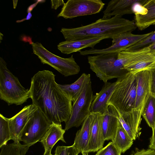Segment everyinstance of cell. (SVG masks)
I'll return each instance as SVG.
<instances>
[{
	"label": "cell",
	"instance_id": "1",
	"mask_svg": "<svg viewBox=\"0 0 155 155\" xmlns=\"http://www.w3.org/2000/svg\"><path fill=\"white\" fill-rule=\"evenodd\" d=\"M51 71H39L31 78L30 98L51 124L66 122L70 116L72 101L56 82Z\"/></svg>",
	"mask_w": 155,
	"mask_h": 155
},
{
	"label": "cell",
	"instance_id": "2",
	"mask_svg": "<svg viewBox=\"0 0 155 155\" xmlns=\"http://www.w3.org/2000/svg\"><path fill=\"white\" fill-rule=\"evenodd\" d=\"M135 22L116 15L107 19L100 18L85 26L71 28H62L61 32L66 41L104 37L113 39L119 35L135 30Z\"/></svg>",
	"mask_w": 155,
	"mask_h": 155
},
{
	"label": "cell",
	"instance_id": "3",
	"mask_svg": "<svg viewBox=\"0 0 155 155\" xmlns=\"http://www.w3.org/2000/svg\"><path fill=\"white\" fill-rule=\"evenodd\" d=\"M87 58L90 69L104 83L128 72L124 68L126 62L121 51L88 56Z\"/></svg>",
	"mask_w": 155,
	"mask_h": 155
},
{
	"label": "cell",
	"instance_id": "4",
	"mask_svg": "<svg viewBox=\"0 0 155 155\" xmlns=\"http://www.w3.org/2000/svg\"><path fill=\"white\" fill-rule=\"evenodd\" d=\"M109 101L120 114L135 108L137 82L135 74L128 72L117 78Z\"/></svg>",
	"mask_w": 155,
	"mask_h": 155
},
{
	"label": "cell",
	"instance_id": "5",
	"mask_svg": "<svg viewBox=\"0 0 155 155\" xmlns=\"http://www.w3.org/2000/svg\"><path fill=\"white\" fill-rule=\"evenodd\" d=\"M30 98L29 90L21 84L18 78L9 70L6 63L0 57V98L8 105H21Z\"/></svg>",
	"mask_w": 155,
	"mask_h": 155
},
{
	"label": "cell",
	"instance_id": "6",
	"mask_svg": "<svg viewBox=\"0 0 155 155\" xmlns=\"http://www.w3.org/2000/svg\"><path fill=\"white\" fill-rule=\"evenodd\" d=\"M31 45L34 54L42 64L51 66L65 77L75 75L80 72V67L73 55L68 58H63L51 53L40 43L32 42Z\"/></svg>",
	"mask_w": 155,
	"mask_h": 155
},
{
	"label": "cell",
	"instance_id": "7",
	"mask_svg": "<svg viewBox=\"0 0 155 155\" xmlns=\"http://www.w3.org/2000/svg\"><path fill=\"white\" fill-rule=\"evenodd\" d=\"M91 79L85 85L80 96L73 102L71 113L65 123L64 130L78 127L90 114V107L94 99Z\"/></svg>",
	"mask_w": 155,
	"mask_h": 155
},
{
	"label": "cell",
	"instance_id": "8",
	"mask_svg": "<svg viewBox=\"0 0 155 155\" xmlns=\"http://www.w3.org/2000/svg\"><path fill=\"white\" fill-rule=\"evenodd\" d=\"M51 124L42 112L37 109L33 114L22 131L20 141L31 146L40 141Z\"/></svg>",
	"mask_w": 155,
	"mask_h": 155
},
{
	"label": "cell",
	"instance_id": "9",
	"mask_svg": "<svg viewBox=\"0 0 155 155\" xmlns=\"http://www.w3.org/2000/svg\"><path fill=\"white\" fill-rule=\"evenodd\" d=\"M105 5L101 0H68L64 3L57 17L72 19L97 14Z\"/></svg>",
	"mask_w": 155,
	"mask_h": 155
},
{
	"label": "cell",
	"instance_id": "10",
	"mask_svg": "<svg viewBox=\"0 0 155 155\" xmlns=\"http://www.w3.org/2000/svg\"><path fill=\"white\" fill-rule=\"evenodd\" d=\"M153 32L152 31L142 35L134 34L131 32H127L113 38L112 45L107 48L102 49L93 48L84 51L81 50L79 52L80 54L82 55L85 56L91 54L98 55L119 52L145 39Z\"/></svg>",
	"mask_w": 155,
	"mask_h": 155
},
{
	"label": "cell",
	"instance_id": "11",
	"mask_svg": "<svg viewBox=\"0 0 155 155\" xmlns=\"http://www.w3.org/2000/svg\"><path fill=\"white\" fill-rule=\"evenodd\" d=\"M37 109L36 105L33 104L26 106L14 116L8 118L11 140L14 142H20V136L22 131L33 114Z\"/></svg>",
	"mask_w": 155,
	"mask_h": 155
},
{
	"label": "cell",
	"instance_id": "12",
	"mask_svg": "<svg viewBox=\"0 0 155 155\" xmlns=\"http://www.w3.org/2000/svg\"><path fill=\"white\" fill-rule=\"evenodd\" d=\"M137 86L135 108L141 113L150 94L151 73L149 69L140 71L135 74Z\"/></svg>",
	"mask_w": 155,
	"mask_h": 155
},
{
	"label": "cell",
	"instance_id": "13",
	"mask_svg": "<svg viewBox=\"0 0 155 155\" xmlns=\"http://www.w3.org/2000/svg\"><path fill=\"white\" fill-rule=\"evenodd\" d=\"M118 113V118L122 126L130 137L135 140L141 134V112L135 108L127 113Z\"/></svg>",
	"mask_w": 155,
	"mask_h": 155
},
{
	"label": "cell",
	"instance_id": "14",
	"mask_svg": "<svg viewBox=\"0 0 155 155\" xmlns=\"http://www.w3.org/2000/svg\"><path fill=\"white\" fill-rule=\"evenodd\" d=\"M93 118L91 125L90 139L85 152H95L103 147L105 141L103 135L101 125L102 114L91 113Z\"/></svg>",
	"mask_w": 155,
	"mask_h": 155
},
{
	"label": "cell",
	"instance_id": "15",
	"mask_svg": "<svg viewBox=\"0 0 155 155\" xmlns=\"http://www.w3.org/2000/svg\"><path fill=\"white\" fill-rule=\"evenodd\" d=\"M145 0H111L107 4L103 11V19H107L111 16L134 13L133 6L137 3L143 4Z\"/></svg>",
	"mask_w": 155,
	"mask_h": 155
},
{
	"label": "cell",
	"instance_id": "16",
	"mask_svg": "<svg viewBox=\"0 0 155 155\" xmlns=\"http://www.w3.org/2000/svg\"><path fill=\"white\" fill-rule=\"evenodd\" d=\"M116 85V82L104 83L100 92L94 96L90 107L91 113H99L103 114L107 111L109 105V101Z\"/></svg>",
	"mask_w": 155,
	"mask_h": 155
},
{
	"label": "cell",
	"instance_id": "17",
	"mask_svg": "<svg viewBox=\"0 0 155 155\" xmlns=\"http://www.w3.org/2000/svg\"><path fill=\"white\" fill-rule=\"evenodd\" d=\"M119 113L112 105H109L107 111L102 114L101 125L105 140H112L114 138L118 126Z\"/></svg>",
	"mask_w": 155,
	"mask_h": 155
},
{
	"label": "cell",
	"instance_id": "18",
	"mask_svg": "<svg viewBox=\"0 0 155 155\" xmlns=\"http://www.w3.org/2000/svg\"><path fill=\"white\" fill-rule=\"evenodd\" d=\"M107 39L104 37H96L73 41H66L59 43L58 49L62 53L69 54L80 52L84 48L94 46L102 40Z\"/></svg>",
	"mask_w": 155,
	"mask_h": 155
},
{
	"label": "cell",
	"instance_id": "19",
	"mask_svg": "<svg viewBox=\"0 0 155 155\" xmlns=\"http://www.w3.org/2000/svg\"><path fill=\"white\" fill-rule=\"evenodd\" d=\"M65 130L62 128L61 124L52 123L45 133L42 139L40 141L44 149V154L51 153L53 147L59 140L66 143L64 135Z\"/></svg>",
	"mask_w": 155,
	"mask_h": 155
},
{
	"label": "cell",
	"instance_id": "20",
	"mask_svg": "<svg viewBox=\"0 0 155 155\" xmlns=\"http://www.w3.org/2000/svg\"><path fill=\"white\" fill-rule=\"evenodd\" d=\"M92 118V114L91 113L82 123L81 129L77 132L72 145L81 153L85 152L88 146Z\"/></svg>",
	"mask_w": 155,
	"mask_h": 155
},
{
	"label": "cell",
	"instance_id": "21",
	"mask_svg": "<svg viewBox=\"0 0 155 155\" xmlns=\"http://www.w3.org/2000/svg\"><path fill=\"white\" fill-rule=\"evenodd\" d=\"M142 5L147 9V14L144 15L134 14L135 22L140 30L155 25V0H145Z\"/></svg>",
	"mask_w": 155,
	"mask_h": 155
},
{
	"label": "cell",
	"instance_id": "22",
	"mask_svg": "<svg viewBox=\"0 0 155 155\" xmlns=\"http://www.w3.org/2000/svg\"><path fill=\"white\" fill-rule=\"evenodd\" d=\"M89 74L83 73L74 83L69 84H59L61 89L73 102L81 93L85 85L91 80Z\"/></svg>",
	"mask_w": 155,
	"mask_h": 155
},
{
	"label": "cell",
	"instance_id": "23",
	"mask_svg": "<svg viewBox=\"0 0 155 155\" xmlns=\"http://www.w3.org/2000/svg\"><path fill=\"white\" fill-rule=\"evenodd\" d=\"M155 63V54L150 53L136 61L124 65V68L135 74L144 70L149 69Z\"/></svg>",
	"mask_w": 155,
	"mask_h": 155
},
{
	"label": "cell",
	"instance_id": "24",
	"mask_svg": "<svg viewBox=\"0 0 155 155\" xmlns=\"http://www.w3.org/2000/svg\"><path fill=\"white\" fill-rule=\"evenodd\" d=\"M114 144L124 153L133 144L134 140L124 128L119 121L115 136L112 140Z\"/></svg>",
	"mask_w": 155,
	"mask_h": 155
},
{
	"label": "cell",
	"instance_id": "25",
	"mask_svg": "<svg viewBox=\"0 0 155 155\" xmlns=\"http://www.w3.org/2000/svg\"><path fill=\"white\" fill-rule=\"evenodd\" d=\"M141 115L149 126L153 129L155 127V97L150 94L144 106Z\"/></svg>",
	"mask_w": 155,
	"mask_h": 155
},
{
	"label": "cell",
	"instance_id": "26",
	"mask_svg": "<svg viewBox=\"0 0 155 155\" xmlns=\"http://www.w3.org/2000/svg\"><path fill=\"white\" fill-rule=\"evenodd\" d=\"M30 146L22 144L20 142H14L0 147V155H25Z\"/></svg>",
	"mask_w": 155,
	"mask_h": 155
},
{
	"label": "cell",
	"instance_id": "27",
	"mask_svg": "<svg viewBox=\"0 0 155 155\" xmlns=\"http://www.w3.org/2000/svg\"><path fill=\"white\" fill-rule=\"evenodd\" d=\"M11 140L9 119L0 114V147Z\"/></svg>",
	"mask_w": 155,
	"mask_h": 155
},
{
	"label": "cell",
	"instance_id": "28",
	"mask_svg": "<svg viewBox=\"0 0 155 155\" xmlns=\"http://www.w3.org/2000/svg\"><path fill=\"white\" fill-rule=\"evenodd\" d=\"M155 42V31L149 36L136 44L127 48L124 51H135L147 47Z\"/></svg>",
	"mask_w": 155,
	"mask_h": 155
},
{
	"label": "cell",
	"instance_id": "29",
	"mask_svg": "<svg viewBox=\"0 0 155 155\" xmlns=\"http://www.w3.org/2000/svg\"><path fill=\"white\" fill-rule=\"evenodd\" d=\"M121 153L120 151L111 141L98 151L95 155H121Z\"/></svg>",
	"mask_w": 155,
	"mask_h": 155
},
{
	"label": "cell",
	"instance_id": "30",
	"mask_svg": "<svg viewBox=\"0 0 155 155\" xmlns=\"http://www.w3.org/2000/svg\"><path fill=\"white\" fill-rule=\"evenodd\" d=\"M80 153L73 145L70 146H59L57 147L54 151L55 155H78Z\"/></svg>",
	"mask_w": 155,
	"mask_h": 155
},
{
	"label": "cell",
	"instance_id": "31",
	"mask_svg": "<svg viewBox=\"0 0 155 155\" xmlns=\"http://www.w3.org/2000/svg\"><path fill=\"white\" fill-rule=\"evenodd\" d=\"M130 155H155V150L150 148L140 149L136 148Z\"/></svg>",
	"mask_w": 155,
	"mask_h": 155
},
{
	"label": "cell",
	"instance_id": "32",
	"mask_svg": "<svg viewBox=\"0 0 155 155\" xmlns=\"http://www.w3.org/2000/svg\"><path fill=\"white\" fill-rule=\"evenodd\" d=\"M133 11L134 13L145 15L147 13V9L139 3L134 4L133 6Z\"/></svg>",
	"mask_w": 155,
	"mask_h": 155
},
{
	"label": "cell",
	"instance_id": "33",
	"mask_svg": "<svg viewBox=\"0 0 155 155\" xmlns=\"http://www.w3.org/2000/svg\"><path fill=\"white\" fill-rule=\"evenodd\" d=\"M149 69L151 73V81L150 94L155 97V69Z\"/></svg>",
	"mask_w": 155,
	"mask_h": 155
},
{
	"label": "cell",
	"instance_id": "34",
	"mask_svg": "<svg viewBox=\"0 0 155 155\" xmlns=\"http://www.w3.org/2000/svg\"><path fill=\"white\" fill-rule=\"evenodd\" d=\"M64 3L63 0H51V8L56 10L60 6H63Z\"/></svg>",
	"mask_w": 155,
	"mask_h": 155
},
{
	"label": "cell",
	"instance_id": "35",
	"mask_svg": "<svg viewBox=\"0 0 155 155\" xmlns=\"http://www.w3.org/2000/svg\"><path fill=\"white\" fill-rule=\"evenodd\" d=\"M153 134L150 138L149 148L155 150V127L152 129Z\"/></svg>",
	"mask_w": 155,
	"mask_h": 155
},
{
	"label": "cell",
	"instance_id": "36",
	"mask_svg": "<svg viewBox=\"0 0 155 155\" xmlns=\"http://www.w3.org/2000/svg\"><path fill=\"white\" fill-rule=\"evenodd\" d=\"M147 47L149 48L151 53L155 54V42L150 45Z\"/></svg>",
	"mask_w": 155,
	"mask_h": 155
},
{
	"label": "cell",
	"instance_id": "37",
	"mask_svg": "<svg viewBox=\"0 0 155 155\" xmlns=\"http://www.w3.org/2000/svg\"><path fill=\"white\" fill-rule=\"evenodd\" d=\"M38 2H36L35 3L30 6L27 9V12L28 13L31 12L33 8L37 5Z\"/></svg>",
	"mask_w": 155,
	"mask_h": 155
},
{
	"label": "cell",
	"instance_id": "38",
	"mask_svg": "<svg viewBox=\"0 0 155 155\" xmlns=\"http://www.w3.org/2000/svg\"><path fill=\"white\" fill-rule=\"evenodd\" d=\"M18 0H13V8L15 9L17 6Z\"/></svg>",
	"mask_w": 155,
	"mask_h": 155
},
{
	"label": "cell",
	"instance_id": "39",
	"mask_svg": "<svg viewBox=\"0 0 155 155\" xmlns=\"http://www.w3.org/2000/svg\"><path fill=\"white\" fill-rule=\"evenodd\" d=\"M82 155H88V153L85 152H84L82 153Z\"/></svg>",
	"mask_w": 155,
	"mask_h": 155
},
{
	"label": "cell",
	"instance_id": "40",
	"mask_svg": "<svg viewBox=\"0 0 155 155\" xmlns=\"http://www.w3.org/2000/svg\"><path fill=\"white\" fill-rule=\"evenodd\" d=\"M154 68L155 69V63L151 67L149 68Z\"/></svg>",
	"mask_w": 155,
	"mask_h": 155
},
{
	"label": "cell",
	"instance_id": "41",
	"mask_svg": "<svg viewBox=\"0 0 155 155\" xmlns=\"http://www.w3.org/2000/svg\"><path fill=\"white\" fill-rule=\"evenodd\" d=\"M0 33V42H1V40L2 39V37H3V36H3V35L2 36V34L1 33Z\"/></svg>",
	"mask_w": 155,
	"mask_h": 155
},
{
	"label": "cell",
	"instance_id": "42",
	"mask_svg": "<svg viewBox=\"0 0 155 155\" xmlns=\"http://www.w3.org/2000/svg\"><path fill=\"white\" fill-rule=\"evenodd\" d=\"M43 155H55V154H52L51 153L50 154H46Z\"/></svg>",
	"mask_w": 155,
	"mask_h": 155
}]
</instances>
